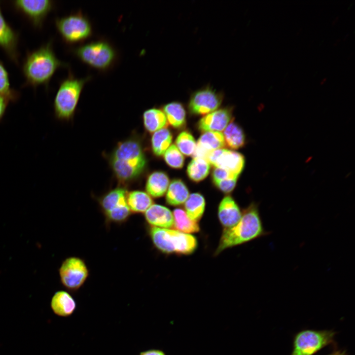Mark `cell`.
Here are the masks:
<instances>
[{"label":"cell","instance_id":"6da1fadb","mask_svg":"<svg viewBox=\"0 0 355 355\" xmlns=\"http://www.w3.org/2000/svg\"><path fill=\"white\" fill-rule=\"evenodd\" d=\"M267 234L258 206L252 203L243 210L241 218L236 224L223 229L214 256L227 248L242 245Z\"/></svg>","mask_w":355,"mask_h":355},{"label":"cell","instance_id":"7a4b0ae2","mask_svg":"<svg viewBox=\"0 0 355 355\" xmlns=\"http://www.w3.org/2000/svg\"><path fill=\"white\" fill-rule=\"evenodd\" d=\"M111 167L118 179L128 182L144 171L147 160L140 142L130 138L118 143L110 159Z\"/></svg>","mask_w":355,"mask_h":355},{"label":"cell","instance_id":"3957f363","mask_svg":"<svg viewBox=\"0 0 355 355\" xmlns=\"http://www.w3.org/2000/svg\"><path fill=\"white\" fill-rule=\"evenodd\" d=\"M147 233L155 248L165 254L190 255L198 248V240L192 234L150 226Z\"/></svg>","mask_w":355,"mask_h":355},{"label":"cell","instance_id":"277c9868","mask_svg":"<svg viewBox=\"0 0 355 355\" xmlns=\"http://www.w3.org/2000/svg\"><path fill=\"white\" fill-rule=\"evenodd\" d=\"M65 64L56 56L50 44L30 54L24 66L28 81L33 85L47 83L56 71Z\"/></svg>","mask_w":355,"mask_h":355},{"label":"cell","instance_id":"5b68a950","mask_svg":"<svg viewBox=\"0 0 355 355\" xmlns=\"http://www.w3.org/2000/svg\"><path fill=\"white\" fill-rule=\"evenodd\" d=\"M90 78V76L78 78L71 74L61 82L54 102L58 118L68 120L73 116L83 88Z\"/></svg>","mask_w":355,"mask_h":355},{"label":"cell","instance_id":"8992f818","mask_svg":"<svg viewBox=\"0 0 355 355\" xmlns=\"http://www.w3.org/2000/svg\"><path fill=\"white\" fill-rule=\"evenodd\" d=\"M73 52L82 62L100 71L109 69L117 58L112 45L106 40L99 39L75 47Z\"/></svg>","mask_w":355,"mask_h":355},{"label":"cell","instance_id":"52a82bcc","mask_svg":"<svg viewBox=\"0 0 355 355\" xmlns=\"http://www.w3.org/2000/svg\"><path fill=\"white\" fill-rule=\"evenodd\" d=\"M336 332L331 330L304 329L294 336L290 355H314L335 342Z\"/></svg>","mask_w":355,"mask_h":355},{"label":"cell","instance_id":"ba28073f","mask_svg":"<svg viewBox=\"0 0 355 355\" xmlns=\"http://www.w3.org/2000/svg\"><path fill=\"white\" fill-rule=\"evenodd\" d=\"M127 191L117 187L105 194L99 200V204L106 223L122 224L129 218L131 212L126 201Z\"/></svg>","mask_w":355,"mask_h":355},{"label":"cell","instance_id":"9c48e42d","mask_svg":"<svg viewBox=\"0 0 355 355\" xmlns=\"http://www.w3.org/2000/svg\"><path fill=\"white\" fill-rule=\"evenodd\" d=\"M57 28L65 41L69 43L82 42L91 36L92 26L81 12H77L56 20Z\"/></svg>","mask_w":355,"mask_h":355},{"label":"cell","instance_id":"30bf717a","mask_svg":"<svg viewBox=\"0 0 355 355\" xmlns=\"http://www.w3.org/2000/svg\"><path fill=\"white\" fill-rule=\"evenodd\" d=\"M59 274L62 284L71 291L79 289L86 281L89 271L83 259L76 256L67 258L62 263Z\"/></svg>","mask_w":355,"mask_h":355},{"label":"cell","instance_id":"8fae6325","mask_svg":"<svg viewBox=\"0 0 355 355\" xmlns=\"http://www.w3.org/2000/svg\"><path fill=\"white\" fill-rule=\"evenodd\" d=\"M223 100L221 93L210 87H206L194 92L190 97L188 108L193 115H206L217 109Z\"/></svg>","mask_w":355,"mask_h":355},{"label":"cell","instance_id":"7c38bea8","mask_svg":"<svg viewBox=\"0 0 355 355\" xmlns=\"http://www.w3.org/2000/svg\"><path fill=\"white\" fill-rule=\"evenodd\" d=\"M206 160L214 167L226 170L238 176L243 171L245 163V157L241 153L224 148L211 151Z\"/></svg>","mask_w":355,"mask_h":355},{"label":"cell","instance_id":"4fadbf2b","mask_svg":"<svg viewBox=\"0 0 355 355\" xmlns=\"http://www.w3.org/2000/svg\"><path fill=\"white\" fill-rule=\"evenodd\" d=\"M232 119V108L224 107L205 115L198 121L197 128L201 132H220L225 129Z\"/></svg>","mask_w":355,"mask_h":355},{"label":"cell","instance_id":"5bb4252c","mask_svg":"<svg viewBox=\"0 0 355 355\" xmlns=\"http://www.w3.org/2000/svg\"><path fill=\"white\" fill-rule=\"evenodd\" d=\"M225 145L224 136L221 132H205L198 139L192 156L193 158L206 160L211 151L223 148Z\"/></svg>","mask_w":355,"mask_h":355},{"label":"cell","instance_id":"9a60e30c","mask_svg":"<svg viewBox=\"0 0 355 355\" xmlns=\"http://www.w3.org/2000/svg\"><path fill=\"white\" fill-rule=\"evenodd\" d=\"M242 214V212L239 205L231 196H226L221 200L218 207L217 216L224 229L236 224Z\"/></svg>","mask_w":355,"mask_h":355},{"label":"cell","instance_id":"2e32d148","mask_svg":"<svg viewBox=\"0 0 355 355\" xmlns=\"http://www.w3.org/2000/svg\"><path fill=\"white\" fill-rule=\"evenodd\" d=\"M144 216L150 226L166 229L174 226L173 213L165 206L152 204L144 213Z\"/></svg>","mask_w":355,"mask_h":355},{"label":"cell","instance_id":"e0dca14e","mask_svg":"<svg viewBox=\"0 0 355 355\" xmlns=\"http://www.w3.org/2000/svg\"><path fill=\"white\" fill-rule=\"evenodd\" d=\"M15 4L36 24L46 16L52 5L49 0H18Z\"/></svg>","mask_w":355,"mask_h":355},{"label":"cell","instance_id":"ac0fdd59","mask_svg":"<svg viewBox=\"0 0 355 355\" xmlns=\"http://www.w3.org/2000/svg\"><path fill=\"white\" fill-rule=\"evenodd\" d=\"M51 308L57 316L67 317L71 315L76 308V303L73 297L68 292L59 290L53 295Z\"/></svg>","mask_w":355,"mask_h":355},{"label":"cell","instance_id":"d6986e66","mask_svg":"<svg viewBox=\"0 0 355 355\" xmlns=\"http://www.w3.org/2000/svg\"><path fill=\"white\" fill-rule=\"evenodd\" d=\"M170 180L167 174L162 171H155L148 177L145 184L146 193L155 198L164 195L169 185Z\"/></svg>","mask_w":355,"mask_h":355},{"label":"cell","instance_id":"ffe728a7","mask_svg":"<svg viewBox=\"0 0 355 355\" xmlns=\"http://www.w3.org/2000/svg\"><path fill=\"white\" fill-rule=\"evenodd\" d=\"M189 195L188 189L180 179H173L170 183L166 195V203L172 206L183 204Z\"/></svg>","mask_w":355,"mask_h":355},{"label":"cell","instance_id":"44dd1931","mask_svg":"<svg viewBox=\"0 0 355 355\" xmlns=\"http://www.w3.org/2000/svg\"><path fill=\"white\" fill-rule=\"evenodd\" d=\"M126 201L131 212L136 213H144L153 204L152 198L141 190L127 192Z\"/></svg>","mask_w":355,"mask_h":355},{"label":"cell","instance_id":"7402d4cb","mask_svg":"<svg viewBox=\"0 0 355 355\" xmlns=\"http://www.w3.org/2000/svg\"><path fill=\"white\" fill-rule=\"evenodd\" d=\"M168 123L176 129H181L186 124V111L183 105L177 102L165 105L163 107Z\"/></svg>","mask_w":355,"mask_h":355},{"label":"cell","instance_id":"603a6c76","mask_svg":"<svg viewBox=\"0 0 355 355\" xmlns=\"http://www.w3.org/2000/svg\"><path fill=\"white\" fill-rule=\"evenodd\" d=\"M143 124L145 129L150 133L167 128L168 123L163 110L152 108L146 110L143 113Z\"/></svg>","mask_w":355,"mask_h":355},{"label":"cell","instance_id":"cb8c5ba5","mask_svg":"<svg viewBox=\"0 0 355 355\" xmlns=\"http://www.w3.org/2000/svg\"><path fill=\"white\" fill-rule=\"evenodd\" d=\"M172 213L174 217L173 227L175 230L188 234L198 233L200 231L198 222L191 220L183 209L176 208Z\"/></svg>","mask_w":355,"mask_h":355},{"label":"cell","instance_id":"d4e9b609","mask_svg":"<svg viewBox=\"0 0 355 355\" xmlns=\"http://www.w3.org/2000/svg\"><path fill=\"white\" fill-rule=\"evenodd\" d=\"M223 136L226 145L233 149L242 147L246 142L243 129L233 119L225 128Z\"/></svg>","mask_w":355,"mask_h":355},{"label":"cell","instance_id":"484cf974","mask_svg":"<svg viewBox=\"0 0 355 355\" xmlns=\"http://www.w3.org/2000/svg\"><path fill=\"white\" fill-rule=\"evenodd\" d=\"M205 207L204 197L199 193L191 194L184 203V211L187 215L191 220L196 222H199L202 217Z\"/></svg>","mask_w":355,"mask_h":355},{"label":"cell","instance_id":"4316f807","mask_svg":"<svg viewBox=\"0 0 355 355\" xmlns=\"http://www.w3.org/2000/svg\"><path fill=\"white\" fill-rule=\"evenodd\" d=\"M172 140V134L167 128L154 132L151 139V145L154 155L157 156L164 155L170 147Z\"/></svg>","mask_w":355,"mask_h":355},{"label":"cell","instance_id":"83f0119b","mask_svg":"<svg viewBox=\"0 0 355 355\" xmlns=\"http://www.w3.org/2000/svg\"><path fill=\"white\" fill-rule=\"evenodd\" d=\"M210 170V164L206 160L194 158L188 164L186 172L191 180L199 182L208 176Z\"/></svg>","mask_w":355,"mask_h":355},{"label":"cell","instance_id":"f1b7e54d","mask_svg":"<svg viewBox=\"0 0 355 355\" xmlns=\"http://www.w3.org/2000/svg\"><path fill=\"white\" fill-rule=\"evenodd\" d=\"M16 40L15 34L6 22L0 8V46L12 54L15 51Z\"/></svg>","mask_w":355,"mask_h":355},{"label":"cell","instance_id":"f546056e","mask_svg":"<svg viewBox=\"0 0 355 355\" xmlns=\"http://www.w3.org/2000/svg\"><path fill=\"white\" fill-rule=\"evenodd\" d=\"M176 144L180 152L187 156L193 155L196 146L194 138L187 131L179 134L176 140Z\"/></svg>","mask_w":355,"mask_h":355},{"label":"cell","instance_id":"4dcf8cb0","mask_svg":"<svg viewBox=\"0 0 355 355\" xmlns=\"http://www.w3.org/2000/svg\"><path fill=\"white\" fill-rule=\"evenodd\" d=\"M164 158L166 163L173 168L180 169L183 166L184 156L175 144H172L167 149Z\"/></svg>","mask_w":355,"mask_h":355},{"label":"cell","instance_id":"1f68e13d","mask_svg":"<svg viewBox=\"0 0 355 355\" xmlns=\"http://www.w3.org/2000/svg\"><path fill=\"white\" fill-rule=\"evenodd\" d=\"M10 93L8 73L3 65L0 62V95L8 100L11 97Z\"/></svg>","mask_w":355,"mask_h":355},{"label":"cell","instance_id":"d6a6232c","mask_svg":"<svg viewBox=\"0 0 355 355\" xmlns=\"http://www.w3.org/2000/svg\"><path fill=\"white\" fill-rule=\"evenodd\" d=\"M212 176L213 182L224 179L238 178L239 177L226 170L217 167H214Z\"/></svg>","mask_w":355,"mask_h":355},{"label":"cell","instance_id":"836d02e7","mask_svg":"<svg viewBox=\"0 0 355 355\" xmlns=\"http://www.w3.org/2000/svg\"><path fill=\"white\" fill-rule=\"evenodd\" d=\"M238 178L224 179L213 182L214 185L224 193H229L235 188Z\"/></svg>","mask_w":355,"mask_h":355},{"label":"cell","instance_id":"e575fe53","mask_svg":"<svg viewBox=\"0 0 355 355\" xmlns=\"http://www.w3.org/2000/svg\"><path fill=\"white\" fill-rule=\"evenodd\" d=\"M8 100L0 95V121L3 117L5 111Z\"/></svg>","mask_w":355,"mask_h":355},{"label":"cell","instance_id":"d590c367","mask_svg":"<svg viewBox=\"0 0 355 355\" xmlns=\"http://www.w3.org/2000/svg\"><path fill=\"white\" fill-rule=\"evenodd\" d=\"M139 355H165L161 351L158 350H150L141 352Z\"/></svg>","mask_w":355,"mask_h":355},{"label":"cell","instance_id":"8d00e7d4","mask_svg":"<svg viewBox=\"0 0 355 355\" xmlns=\"http://www.w3.org/2000/svg\"><path fill=\"white\" fill-rule=\"evenodd\" d=\"M340 353L341 352L339 351H335L332 353L326 355H339Z\"/></svg>","mask_w":355,"mask_h":355},{"label":"cell","instance_id":"74e56055","mask_svg":"<svg viewBox=\"0 0 355 355\" xmlns=\"http://www.w3.org/2000/svg\"><path fill=\"white\" fill-rule=\"evenodd\" d=\"M327 79L326 78H324L320 82V84L322 85L324 83V82L326 81Z\"/></svg>","mask_w":355,"mask_h":355},{"label":"cell","instance_id":"f35d334b","mask_svg":"<svg viewBox=\"0 0 355 355\" xmlns=\"http://www.w3.org/2000/svg\"><path fill=\"white\" fill-rule=\"evenodd\" d=\"M339 355H347L345 352H341Z\"/></svg>","mask_w":355,"mask_h":355}]
</instances>
